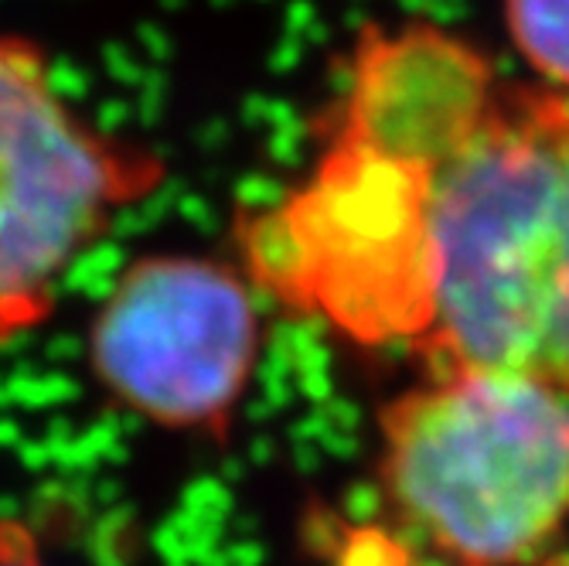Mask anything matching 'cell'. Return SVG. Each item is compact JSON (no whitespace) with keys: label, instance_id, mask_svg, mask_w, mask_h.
Segmentation results:
<instances>
[{"label":"cell","instance_id":"cell-2","mask_svg":"<svg viewBox=\"0 0 569 566\" xmlns=\"http://www.w3.org/2000/svg\"><path fill=\"white\" fill-rule=\"evenodd\" d=\"M372 536L358 566H569V396L433 369L376 424Z\"/></svg>","mask_w":569,"mask_h":566},{"label":"cell","instance_id":"cell-3","mask_svg":"<svg viewBox=\"0 0 569 566\" xmlns=\"http://www.w3.org/2000/svg\"><path fill=\"white\" fill-rule=\"evenodd\" d=\"M164 161L82 120L31 44L0 41V345L38 331Z\"/></svg>","mask_w":569,"mask_h":566},{"label":"cell","instance_id":"cell-5","mask_svg":"<svg viewBox=\"0 0 569 566\" xmlns=\"http://www.w3.org/2000/svg\"><path fill=\"white\" fill-rule=\"evenodd\" d=\"M505 24L539 82L569 89V0H505Z\"/></svg>","mask_w":569,"mask_h":566},{"label":"cell","instance_id":"cell-6","mask_svg":"<svg viewBox=\"0 0 569 566\" xmlns=\"http://www.w3.org/2000/svg\"><path fill=\"white\" fill-rule=\"evenodd\" d=\"M0 566H51V563L41 556L34 536L24 526L0 519Z\"/></svg>","mask_w":569,"mask_h":566},{"label":"cell","instance_id":"cell-4","mask_svg":"<svg viewBox=\"0 0 569 566\" xmlns=\"http://www.w3.org/2000/svg\"><path fill=\"white\" fill-rule=\"evenodd\" d=\"M260 307L216 256L147 252L99 297L86 369L120 414L168 434L226 440L260 363Z\"/></svg>","mask_w":569,"mask_h":566},{"label":"cell","instance_id":"cell-1","mask_svg":"<svg viewBox=\"0 0 569 566\" xmlns=\"http://www.w3.org/2000/svg\"><path fill=\"white\" fill-rule=\"evenodd\" d=\"M406 153V150H402ZM423 161L433 369L536 379L569 396V89L498 76Z\"/></svg>","mask_w":569,"mask_h":566}]
</instances>
